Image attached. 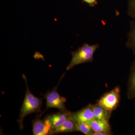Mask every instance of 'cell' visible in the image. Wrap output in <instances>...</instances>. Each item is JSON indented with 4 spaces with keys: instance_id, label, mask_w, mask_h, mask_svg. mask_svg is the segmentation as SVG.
<instances>
[{
    "instance_id": "8992f818",
    "label": "cell",
    "mask_w": 135,
    "mask_h": 135,
    "mask_svg": "<svg viewBox=\"0 0 135 135\" xmlns=\"http://www.w3.org/2000/svg\"><path fill=\"white\" fill-rule=\"evenodd\" d=\"M72 117L75 123H88L95 119L92 105L89 104L85 108L72 113Z\"/></svg>"
},
{
    "instance_id": "3957f363",
    "label": "cell",
    "mask_w": 135,
    "mask_h": 135,
    "mask_svg": "<svg viewBox=\"0 0 135 135\" xmlns=\"http://www.w3.org/2000/svg\"><path fill=\"white\" fill-rule=\"evenodd\" d=\"M64 75V74L61 77L60 81L56 86L52 90L47 92L44 95V97L46 100V106L47 109L39 116L40 117L49 108H56L61 111L68 110L66 108L65 105L66 99L64 97L61 96L57 91V88L60 81L62 80Z\"/></svg>"
},
{
    "instance_id": "4fadbf2b",
    "label": "cell",
    "mask_w": 135,
    "mask_h": 135,
    "mask_svg": "<svg viewBox=\"0 0 135 135\" xmlns=\"http://www.w3.org/2000/svg\"><path fill=\"white\" fill-rule=\"evenodd\" d=\"M76 123L77 131H79L86 135H93L94 133L91 126L86 122Z\"/></svg>"
},
{
    "instance_id": "8fae6325",
    "label": "cell",
    "mask_w": 135,
    "mask_h": 135,
    "mask_svg": "<svg viewBox=\"0 0 135 135\" xmlns=\"http://www.w3.org/2000/svg\"><path fill=\"white\" fill-rule=\"evenodd\" d=\"M92 108L95 119L99 120L109 121L112 111L106 110L98 104L92 105Z\"/></svg>"
},
{
    "instance_id": "7c38bea8",
    "label": "cell",
    "mask_w": 135,
    "mask_h": 135,
    "mask_svg": "<svg viewBox=\"0 0 135 135\" xmlns=\"http://www.w3.org/2000/svg\"><path fill=\"white\" fill-rule=\"evenodd\" d=\"M126 46L133 51L135 56V19L130 23V29L128 34V40Z\"/></svg>"
},
{
    "instance_id": "9a60e30c",
    "label": "cell",
    "mask_w": 135,
    "mask_h": 135,
    "mask_svg": "<svg viewBox=\"0 0 135 135\" xmlns=\"http://www.w3.org/2000/svg\"><path fill=\"white\" fill-rule=\"evenodd\" d=\"M82 2L87 3L90 7H94L98 3L97 0H83Z\"/></svg>"
},
{
    "instance_id": "5bb4252c",
    "label": "cell",
    "mask_w": 135,
    "mask_h": 135,
    "mask_svg": "<svg viewBox=\"0 0 135 135\" xmlns=\"http://www.w3.org/2000/svg\"><path fill=\"white\" fill-rule=\"evenodd\" d=\"M128 13L129 16L135 19V0H128Z\"/></svg>"
},
{
    "instance_id": "7a4b0ae2",
    "label": "cell",
    "mask_w": 135,
    "mask_h": 135,
    "mask_svg": "<svg viewBox=\"0 0 135 135\" xmlns=\"http://www.w3.org/2000/svg\"><path fill=\"white\" fill-rule=\"evenodd\" d=\"M99 47L98 44L90 45L84 43L77 50L73 51L71 60L66 68V70L68 71L80 64L92 62L94 54Z\"/></svg>"
},
{
    "instance_id": "30bf717a",
    "label": "cell",
    "mask_w": 135,
    "mask_h": 135,
    "mask_svg": "<svg viewBox=\"0 0 135 135\" xmlns=\"http://www.w3.org/2000/svg\"><path fill=\"white\" fill-rule=\"evenodd\" d=\"M127 97L129 99L135 98V60L132 63L131 67L128 83Z\"/></svg>"
},
{
    "instance_id": "277c9868",
    "label": "cell",
    "mask_w": 135,
    "mask_h": 135,
    "mask_svg": "<svg viewBox=\"0 0 135 135\" xmlns=\"http://www.w3.org/2000/svg\"><path fill=\"white\" fill-rule=\"evenodd\" d=\"M120 98V87H115L111 91L104 94L98 101V104L108 110L113 111L119 105Z\"/></svg>"
},
{
    "instance_id": "ba28073f",
    "label": "cell",
    "mask_w": 135,
    "mask_h": 135,
    "mask_svg": "<svg viewBox=\"0 0 135 135\" xmlns=\"http://www.w3.org/2000/svg\"><path fill=\"white\" fill-rule=\"evenodd\" d=\"M88 123L91 126L94 133H105L107 135L112 134L109 121L94 119Z\"/></svg>"
},
{
    "instance_id": "5b68a950",
    "label": "cell",
    "mask_w": 135,
    "mask_h": 135,
    "mask_svg": "<svg viewBox=\"0 0 135 135\" xmlns=\"http://www.w3.org/2000/svg\"><path fill=\"white\" fill-rule=\"evenodd\" d=\"M40 117L37 116L32 121L33 135L53 134L52 126L48 119L46 117L43 119H41Z\"/></svg>"
},
{
    "instance_id": "9c48e42d",
    "label": "cell",
    "mask_w": 135,
    "mask_h": 135,
    "mask_svg": "<svg viewBox=\"0 0 135 135\" xmlns=\"http://www.w3.org/2000/svg\"><path fill=\"white\" fill-rule=\"evenodd\" d=\"M76 131H77V126L75 121L73 119L72 115L61 126L52 129L53 134L60 133H71Z\"/></svg>"
},
{
    "instance_id": "52a82bcc",
    "label": "cell",
    "mask_w": 135,
    "mask_h": 135,
    "mask_svg": "<svg viewBox=\"0 0 135 135\" xmlns=\"http://www.w3.org/2000/svg\"><path fill=\"white\" fill-rule=\"evenodd\" d=\"M73 113L68 110L60 111L46 116L52 126V129L59 127L71 116Z\"/></svg>"
},
{
    "instance_id": "6da1fadb",
    "label": "cell",
    "mask_w": 135,
    "mask_h": 135,
    "mask_svg": "<svg viewBox=\"0 0 135 135\" xmlns=\"http://www.w3.org/2000/svg\"><path fill=\"white\" fill-rule=\"evenodd\" d=\"M23 77L25 81L27 90L23 103L20 110L19 119L17 120L19 123L20 129L21 130L23 128V121L26 116L33 113L41 112L43 100L42 98H38L32 94L29 90L26 76L23 74Z\"/></svg>"
}]
</instances>
